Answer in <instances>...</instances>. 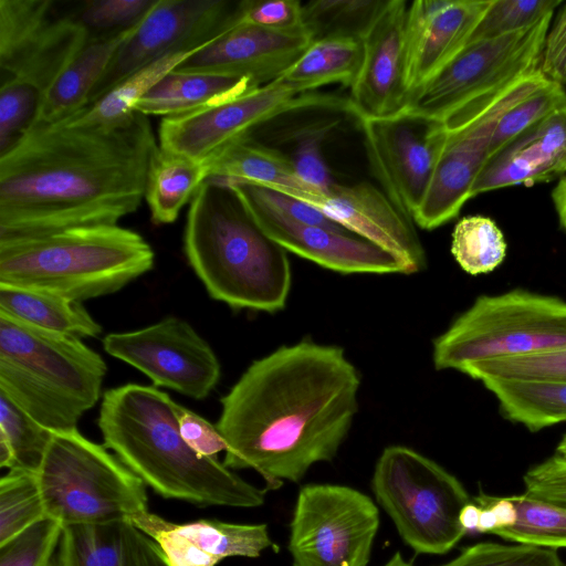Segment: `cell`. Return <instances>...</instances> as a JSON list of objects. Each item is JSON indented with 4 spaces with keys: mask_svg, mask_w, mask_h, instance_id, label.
Returning a JSON list of instances; mask_svg holds the SVG:
<instances>
[{
    "mask_svg": "<svg viewBox=\"0 0 566 566\" xmlns=\"http://www.w3.org/2000/svg\"><path fill=\"white\" fill-rule=\"evenodd\" d=\"M158 148L149 117L32 125L0 154V240L116 224L145 198Z\"/></svg>",
    "mask_w": 566,
    "mask_h": 566,
    "instance_id": "cell-1",
    "label": "cell"
},
{
    "mask_svg": "<svg viewBox=\"0 0 566 566\" xmlns=\"http://www.w3.org/2000/svg\"><path fill=\"white\" fill-rule=\"evenodd\" d=\"M359 387L339 346L304 339L254 360L220 400L222 463L256 471L270 490L298 482L336 457L358 411Z\"/></svg>",
    "mask_w": 566,
    "mask_h": 566,
    "instance_id": "cell-2",
    "label": "cell"
},
{
    "mask_svg": "<svg viewBox=\"0 0 566 566\" xmlns=\"http://www.w3.org/2000/svg\"><path fill=\"white\" fill-rule=\"evenodd\" d=\"M176 406L151 386L108 389L97 420L104 446L165 499L198 506H261L265 490L189 447L179 430Z\"/></svg>",
    "mask_w": 566,
    "mask_h": 566,
    "instance_id": "cell-3",
    "label": "cell"
},
{
    "mask_svg": "<svg viewBox=\"0 0 566 566\" xmlns=\"http://www.w3.org/2000/svg\"><path fill=\"white\" fill-rule=\"evenodd\" d=\"M184 251L213 300L235 310L285 307L292 284L287 253L222 180L207 178L190 200Z\"/></svg>",
    "mask_w": 566,
    "mask_h": 566,
    "instance_id": "cell-4",
    "label": "cell"
},
{
    "mask_svg": "<svg viewBox=\"0 0 566 566\" xmlns=\"http://www.w3.org/2000/svg\"><path fill=\"white\" fill-rule=\"evenodd\" d=\"M154 262L144 237L118 223L0 240V284L76 302L119 291L149 272Z\"/></svg>",
    "mask_w": 566,
    "mask_h": 566,
    "instance_id": "cell-5",
    "label": "cell"
},
{
    "mask_svg": "<svg viewBox=\"0 0 566 566\" xmlns=\"http://www.w3.org/2000/svg\"><path fill=\"white\" fill-rule=\"evenodd\" d=\"M106 371L81 338L0 313V392L51 431L76 429L99 399Z\"/></svg>",
    "mask_w": 566,
    "mask_h": 566,
    "instance_id": "cell-6",
    "label": "cell"
},
{
    "mask_svg": "<svg viewBox=\"0 0 566 566\" xmlns=\"http://www.w3.org/2000/svg\"><path fill=\"white\" fill-rule=\"evenodd\" d=\"M36 475L46 516L63 526L127 521L148 511L144 481L77 428L53 433Z\"/></svg>",
    "mask_w": 566,
    "mask_h": 566,
    "instance_id": "cell-7",
    "label": "cell"
},
{
    "mask_svg": "<svg viewBox=\"0 0 566 566\" xmlns=\"http://www.w3.org/2000/svg\"><path fill=\"white\" fill-rule=\"evenodd\" d=\"M566 349V301L516 289L481 295L433 340L436 369Z\"/></svg>",
    "mask_w": 566,
    "mask_h": 566,
    "instance_id": "cell-8",
    "label": "cell"
},
{
    "mask_svg": "<svg viewBox=\"0 0 566 566\" xmlns=\"http://www.w3.org/2000/svg\"><path fill=\"white\" fill-rule=\"evenodd\" d=\"M553 14L503 36L469 42L410 96L403 109L430 120L472 119L523 80L541 70Z\"/></svg>",
    "mask_w": 566,
    "mask_h": 566,
    "instance_id": "cell-9",
    "label": "cell"
},
{
    "mask_svg": "<svg viewBox=\"0 0 566 566\" xmlns=\"http://www.w3.org/2000/svg\"><path fill=\"white\" fill-rule=\"evenodd\" d=\"M371 489L416 553L446 554L467 534L459 520L471 502L467 490L453 474L411 448L390 446L381 452Z\"/></svg>",
    "mask_w": 566,
    "mask_h": 566,
    "instance_id": "cell-10",
    "label": "cell"
},
{
    "mask_svg": "<svg viewBox=\"0 0 566 566\" xmlns=\"http://www.w3.org/2000/svg\"><path fill=\"white\" fill-rule=\"evenodd\" d=\"M379 511L363 492L338 484H306L290 524L293 566H367Z\"/></svg>",
    "mask_w": 566,
    "mask_h": 566,
    "instance_id": "cell-11",
    "label": "cell"
},
{
    "mask_svg": "<svg viewBox=\"0 0 566 566\" xmlns=\"http://www.w3.org/2000/svg\"><path fill=\"white\" fill-rule=\"evenodd\" d=\"M337 108L349 113V102L329 94L298 93L277 78L202 109L161 119L159 147L199 163L273 118L300 109Z\"/></svg>",
    "mask_w": 566,
    "mask_h": 566,
    "instance_id": "cell-12",
    "label": "cell"
},
{
    "mask_svg": "<svg viewBox=\"0 0 566 566\" xmlns=\"http://www.w3.org/2000/svg\"><path fill=\"white\" fill-rule=\"evenodd\" d=\"M238 12L239 2L226 0H156L115 53L94 87L88 105L168 54L209 45L238 23Z\"/></svg>",
    "mask_w": 566,
    "mask_h": 566,
    "instance_id": "cell-13",
    "label": "cell"
},
{
    "mask_svg": "<svg viewBox=\"0 0 566 566\" xmlns=\"http://www.w3.org/2000/svg\"><path fill=\"white\" fill-rule=\"evenodd\" d=\"M90 39L74 14L55 15L51 0H0L1 81H18L41 96Z\"/></svg>",
    "mask_w": 566,
    "mask_h": 566,
    "instance_id": "cell-14",
    "label": "cell"
},
{
    "mask_svg": "<svg viewBox=\"0 0 566 566\" xmlns=\"http://www.w3.org/2000/svg\"><path fill=\"white\" fill-rule=\"evenodd\" d=\"M358 120L381 190L413 221L446 145L444 126L403 108L389 116Z\"/></svg>",
    "mask_w": 566,
    "mask_h": 566,
    "instance_id": "cell-15",
    "label": "cell"
},
{
    "mask_svg": "<svg viewBox=\"0 0 566 566\" xmlns=\"http://www.w3.org/2000/svg\"><path fill=\"white\" fill-rule=\"evenodd\" d=\"M549 81L539 70L472 119L460 124L442 123L447 130L446 145L413 223L433 230L458 216L471 198L473 185L489 159L491 138L500 117Z\"/></svg>",
    "mask_w": 566,
    "mask_h": 566,
    "instance_id": "cell-16",
    "label": "cell"
},
{
    "mask_svg": "<svg viewBox=\"0 0 566 566\" xmlns=\"http://www.w3.org/2000/svg\"><path fill=\"white\" fill-rule=\"evenodd\" d=\"M103 347L111 356L145 374L156 387L193 399L206 398L220 379L214 352L179 317L169 316L142 329L108 334Z\"/></svg>",
    "mask_w": 566,
    "mask_h": 566,
    "instance_id": "cell-17",
    "label": "cell"
},
{
    "mask_svg": "<svg viewBox=\"0 0 566 566\" xmlns=\"http://www.w3.org/2000/svg\"><path fill=\"white\" fill-rule=\"evenodd\" d=\"M292 197L311 205L347 231L394 255L405 266L407 274L426 268V252L413 221L371 182H334L327 192H297Z\"/></svg>",
    "mask_w": 566,
    "mask_h": 566,
    "instance_id": "cell-18",
    "label": "cell"
},
{
    "mask_svg": "<svg viewBox=\"0 0 566 566\" xmlns=\"http://www.w3.org/2000/svg\"><path fill=\"white\" fill-rule=\"evenodd\" d=\"M405 0L384 1L361 36L363 60L350 85V114L382 117L401 111L406 91Z\"/></svg>",
    "mask_w": 566,
    "mask_h": 566,
    "instance_id": "cell-19",
    "label": "cell"
},
{
    "mask_svg": "<svg viewBox=\"0 0 566 566\" xmlns=\"http://www.w3.org/2000/svg\"><path fill=\"white\" fill-rule=\"evenodd\" d=\"M312 42L305 28L273 31L239 23L175 70L247 77L260 86L281 77Z\"/></svg>",
    "mask_w": 566,
    "mask_h": 566,
    "instance_id": "cell-20",
    "label": "cell"
},
{
    "mask_svg": "<svg viewBox=\"0 0 566 566\" xmlns=\"http://www.w3.org/2000/svg\"><path fill=\"white\" fill-rule=\"evenodd\" d=\"M492 0H417L406 21L408 99L469 42Z\"/></svg>",
    "mask_w": 566,
    "mask_h": 566,
    "instance_id": "cell-21",
    "label": "cell"
},
{
    "mask_svg": "<svg viewBox=\"0 0 566 566\" xmlns=\"http://www.w3.org/2000/svg\"><path fill=\"white\" fill-rule=\"evenodd\" d=\"M127 522L156 542L170 566H216L234 556L256 558L273 546L266 524L208 518L178 524L149 511Z\"/></svg>",
    "mask_w": 566,
    "mask_h": 566,
    "instance_id": "cell-22",
    "label": "cell"
},
{
    "mask_svg": "<svg viewBox=\"0 0 566 566\" xmlns=\"http://www.w3.org/2000/svg\"><path fill=\"white\" fill-rule=\"evenodd\" d=\"M242 205L271 240L325 269L343 274H407L394 255L352 232L301 223L253 205Z\"/></svg>",
    "mask_w": 566,
    "mask_h": 566,
    "instance_id": "cell-23",
    "label": "cell"
},
{
    "mask_svg": "<svg viewBox=\"0 0 566 566\" xmlns=\"http://www.w3.org/2000/svg\"><path fill=\"white\" fill-rule=\"evenodd\" d=\"M566 175V106L524 130L485 163L471 190L478 195L532 186Z\"/></svg>",
    "mask_w": 566,
    "mask_h": 566,
    "instance_id": "cell-24",
    "label": "cell"
},
{
    "mask_svg": "<svg viewBox=\"0 0 566 566\" xmlns=\"http://www.w3.org/2000/svg\"><path fill=\"white\" fill-rule=\"evenodd\" d=\"M139 22L116 33L90 36L82 51L41 96L32 125L62 123L84 109L115 53Z\"/></svg>",
    "mask_w": 566,
    "mask_h": 566,
    "instance_id": "cell-25",
    "label": "cell"
},
{
    "mask_svg": "<svg viewBox=\"0 0 566 566\" xmlns=\"http://www.w3.org/2000/svg\"><path fill=\"white\" fill-rule=\"evenodd\" d=\"M256 86L247 77L174 70L135 104L134 112L148 117L180 116L228 101Z\"/></svg>",
    "mask_w": 566,
    "mask_h": 566,
    "instance_id": "cell-26",
    "label": "cell"
},
{
    "mask_svg": "<svg viewBox=\"0 0 566 566\" xmlns=\"http://www.w3.org/2000/svg\"><path fill=\"white\" fill-rule=\"evenodd\" d=\"M203 164L208 178L253 182L284 193L318 192L297 177L289 156L251 135L228 144Z\"/></svg>",
    "mask_w": 566,
    "mask_h": 566,
    "instance_id": "cell-27",
    "label": "cell"
},
{
    "mask_svg": "<svg viewBox=\"0 0 566 566\" xmlns=\"http://www.w3.org/2000/svg\"><path fill=\"white\" fill-rule=\"evenodd\" d=\"M0 313L31 326L78 338L97 337L102 326L82 302L55 294L0 284Z\"/></svg>",
    "mask_w": 566,
    "mask_h": 566,
    "instance_id": "cell-28",
    "label": "cell"
},
{
    "mask_svg": "<svg viewBox=\"0 0 566 566\" xmlns=\"http://www.w3.org/2000/svg\"><path fill=\"white\" fill-rule=\"evenodd\" d=\"M135 532L127 521L64 526L52 566H135Z\"/></svg>",
    "mask_w": 566,
    "mask_h": 566,
    "instance_id": "cell-29",
    "label": "cell"
},
{
    "mask_svg": "<svg viewBox=\"0 0 566 566\" xmlns=\"http://www.w3.org/2000/svg\"><path fill=\"white\" fill-rule=\"evenodd\" d=\"M207 178L203 163L169 153L158 145L150 159L145 191L151 221L172 223Z\"/></svg>",
    "mask_w": 566,
    "mask_h": 566,
    "instance_id": "cell-30",
    "label": "cell"
},
{
    "mask_svg": "<svg viewBox=\"0 0 566 566\" xmlns=\"http://www.w3.org/2000/svg\"><path fill=\"white\" fill-rule=\"evenodd\" d=\"M361 60L360 39L331 36L314 40L279 78L301 94L332 83L350 87Z\"/></svg>",
    "mask_w": 566,
    "mask_h": 566,
    "instance_id": "cell-31",
    "label": "cell"
},
{
    "mask_svg": "<svg viewBox=\"0 0 566 566\" xmlns=\"http://www.w3.org/2000/svg\"><path fill=\"white\" fill-rule=\"evenodd\" d=\"M502 413L531 431L566 422V381L485 379Z\"/></svg>",
    "mask_w": 566,
    "mask_h": 566,
    "instance_id": "cell-32",
    "label": "cell"
},
{
    "mask_svg": "<svg viewBox=\"0 0 566 566\" xmlns=\"http://www.w3.org/2000/svg\"><path fill=\"white\" fill-rule=\"evenodd\" d=\"M199 50L168 54L135 72L95 103L69 119L70 125H109L134 112L135 104L164 76Z\"/></svg>",
    "mask_w": 566,
    "mask_h": 566,
    "instance_id": "cell-33",
    "label": "cell"
},
{
    "mask_svg": "<svg viewBox=\"0 0 566 566\" xmlns=\"http://www.w3.org/2000/svg\"><path fill=\"white\" fill-rule=\"evenodd\" d=\"M506 241L497 224L484 216H468L455 224L451 253L471 275L489 273L505 259Z\"/></svg>",
    "mask_w": 566,
    "mask_h": 566,
    "instance_id": "cell-34",
    "label": "cell"
},
{
    "mask_svg": "<svg viewBox=\"0 0 566 566\" xmlns=\"http://www.w3.org/2000/svg\"><path fill=\"white\" fill-rule=\"evenodd\" d=\"M517 518L509 527L494 533L518 544L558 548L566 547V511L526 495H511Z\"/></svg>",
    "mask_w": 566,
    "mask_h": 566,
    "instance_id": "cell-35",
    "label": "cell"
},
{
    "mask_svg": "<svg viewBox=\"0 0 566 566\" xmlns=\"http://www.w3.org/2000/svg\"><path fill=\"white\" fill-rule=\"evenodd\" d=\"M382 0H315L303 4V25L313 41L331 36L361 39Z\"/></svg>",
    "mask_w": 566,
    "mask_h": 566,
    "instance_id": "cell-36",
    "label": "cell"
},
{
    "mask_svg": "<svg viewBox=\"0 0 566 566\" xmlns=\"http://www.w3.org/2000/svg\"><path fill=\"white\" fill-rule=\"evenodd\" d=\"M45 517L36 472L9 470L0 480V544Z\"/></svg>",
    "mask_w": 566,
    "mask_h": 566,
    "instance_id": "cell-37",
    "label": "cell"
},
{
    "mask_svg": "<svg viewBox=\"0 0 566 566\" xmlns=\"http://www.w3.org/2000/svg\"><path fill=\"white\" fill-rule=\"evenodd\" d=\"M339 123V118H324L282 133V143L293 145L289 158L297 177L312 190L324 193L334 184L322 154V145Z\"/></svg>",
    "mask_w": 566,
    "mask_h": 566,
    "instance_id": "cell-38",
    "label": "cell"
},
{
    "mask_svg": "<svg viewBox=\"0 0 566 566\" xmlns=\"http://www.w3.org/2000/svg\"><path fill=\"white\" fill-rule=\"evenodd\" d=\"M0 433L13 450L12 469L38 472L54 432L0 392Z\"/></svg>",
    "mask_w": 566,
    "mask_h": 566,
    "instance_id": "cell-39",
    "label": "cell"
},
{
    "mask_svg": "<svg viewBox=\"0 0 566 566\" xmlns=\"http://www.w3.org/2000/svg\"><path fill=\"white\" fill-rule=\"evenodd\" d=\"M460 371L481 382L492 378L566 381V349L475 361Z\"/></svg>",
    "mask_w": 566,
    "mask_h": 566,
    "instance_id": "cell-40",
    "label": "cell"
},
{
    "mask_svg": "<svg viewBox=\"0 0 566 566\" xmlns=\"http://www.w3.org/2000/svg\"><path fill=\"white\" fill-rule=\"evenodd\" d=\"M565 106L566 90L554 81L512 105L497 120L490 143L489 158L524 130Z\"/></svg>",
    "mask_w": 566,
    "mask_h": 566,
    "instance_id": "cell-41",
    "label": "cell"
},
{
    "mask_svg": "<svg viewBox=\"0 0 566 566\" xmlns=\"http://www.w3.org/2000/svg\"><path fill=\"white\" fill-rule=\"evenodd\" d=\"M559 4L560 0H492L469 42L527 29L554 14Z\"/></svg>",
    "mask_w": 566,
    "mask_h": 566,
    "instance_id": "cell-42",
    "label": "cell"
},
{
    "mask_svg": "<svg viewBox=\"0 0 566 566\" xmlns=\"http://www.w3.org/2000/svg\"><path fill=\"white\" fill-rule=\"evenodd\" d=\"M63 527L45 517L0 544V566H52Z\"/></svg>",
    "mask_w": 566,
    "mask_h": 566,
    "instance_id": "cell-43",
    "label": "cell"
},
{
    "mask_svg": "<svg viewBox=\"0 0 566 566\" xmlns=\"http://www.w3.org/2000/svg\"><path fill=\"white\" fill-rule=\"evenodd\" d=\"M440 566H566L554 548L478 543Z\"/></svg>",
    "mask_w": 566,
    "mask_h": 566,
    "instance_id": "cell-44",
    "label": "cell"
},
{
    "mask_svg": "<svg viewBox=\"0 0 566 566\" xmlns=\"http://www.w3.org/2000/svg\"><path fill=\"white\" fill-rule=\"evenodd\" d=\"M40 94L32 86L18 81L0 84V154L10 148L32 125Z\"/></svg>",
    "mask_w": 566,
    "mask_h": 566,
    "instance_id": "cell-45",
    "label": "cell"
},
{
    "mask_svg": "<svg viewBox=\"0 0 566 566\" xmlns=\"http://www.w3.org/2000/svg\"><path fill=\"white\" fill-rule=\"evenodd\" d=\"M156 0L85 1L74 17L86 28L90 36L112 34L137 24Z\"/></svg>",
    "mask_w": 566,
    "mask_h": 566,
    "instance_id": "cell-46",
    "label": "cell"
},
{
    "mask_svg": "<svg viewBox=\"0 0 566 566\" xmlns=\"http://www.w3.org/2000/svg\"><path fill=\"white\" fill-rule=\"evenodd\" d=\"M273 31L303 29V4L296 0H244L239 2L238 23Z\"/></svg>",
    "mask_w": 566,
    "mask_h": 566,
    "instance_id": "cell-47",
    "label": "cell"
},
{
    "mask_svg": "<svg viewBox=\"0 0 566 566\" xmlns=\"http://www.w3.org/2000/svg\"><path fill=\"white\" fill-rule=\"evenodd\" d=\"M525 494L566 511V458L555 453L523 476Z\"/></svg>",
    "mask_w": 566,
    "mask_h": 566,
    "instance_id": "cell-48",
    "label": "cell"
},
{
    "mask_svg": "<svg viewBox=\"0 0 566 566\" xmlns=\"http://www.w3.org/2000/svg\"><path fill=\"white\" fill-rule=\"evenodd\" d=\"M176 413L182 438L196 452L203 457L217 458L219 452L227 450V443L216 424L178 403Z\"/></svg>",
    "mask_w": 566,
    "mask_h": 566,
    "instance_id": "cell-49",
    "label": "cell"
},
{
    "mask_svg": "<svg viewBox=\"0 0 566 566\" xmlns=\"http://www.w3.org/2000/svg\"><path fill=\"white\" fill-rule=\"evenodd\" d=\"M541 70L551 81L566 84V3L558 10L547 32Z\"/></svg>",
    "mask_w": 566,
    "mask_h": 566,
    "instance_id": "cell-50",
    "label": "cell"
},
{
    "mask_svg": "<svg viewBox=\"0 0 566 566\" xmlns=\"http://www.w3.org/2000/svg\"><path fill=\"white\" fill-rule=\"evenodd\" d=\"M474 502L481 507L478 533L494 534L516 522V509L510 496H493L480 492Z\"/></svg>",
    "mask_w": 566,
    "mask_h": 566,
    "instance_id": "cell-51",
    "label": "cell"
},
{
    "mask_svg": "<svg viewBox=\"0 0 566 566\" xmlns=\"http://www.w3.org/2000/svg\"><path fill=\"white\" fill-rule=\"evenodd\" d=\"M135 566H170L154 539L136 528Z\"/></svg>",
    "mask_w": 566,
    "mask_h": 566,
    "instance_id": "cell-52",
    "label": "cell"
},
{
    "mask_svg": "<svg viewBox=\"0 0 566 566\" xmlns=\"http://www.w3.org/2000/svg\"><path fill=\"white\" fill-rule=\"evenodd\" d=\"M552 200L559 224L566 231V175L559 177L557 185L552 191Z\"/></svg>",
    "mask_w": 566,
    "mask_h": 566,
    "instance_id": "cell-53",
    "label": "cell"
},
{
    "mask_svg": "<svg viewBox=\"0 0 566 566\" xmlns=\"http://www.w3.org/2000/svg\"><path fill=\"white\" fill-rule=\"evenodd\" d=\"M481 507L475 502L468 503L460 513L459 520L464 528L468 532H478V523L480 516Z\"/></svg>",
    "mask_w": 566,
    "mask_h": 566,
    "instance_id": "cell-54",
    "label": "cell"
},
{
    "mask_svg": "<svg viewBox=\"0 0 566 566\" xmlns=\"http://www.w3.org/2000/svg\"><path fill=\"white\" fill-rule=\"evenodd\" d=\"M384 566H412L406 562L399 552L395 553Z\"/></svg>",
    "mask_w": 566,
    "mask_h": 566,
    "instance_id": "cell-55",
    "label": "cell"
},
{
    "mask_svg": "<svg viewBox=\"0 0 566 566\" xmlns=\"http://www.w3.org/2000/svg\"><path fill=\"white\" fill-rule=\"evenodd\" d=\"M556 453L566 458V433L560 439L556 448Z\"/></svg>",
    "mask_w": 566,
    "mask_h": 566,
    "instance_id": "cell-56",
    "label": "cell"
}]
</instances>
